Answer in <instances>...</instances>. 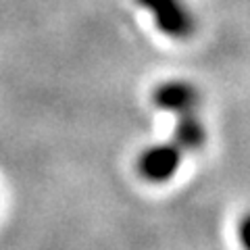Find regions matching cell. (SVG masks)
<instances>
[{"mask_svg": "<svg viewBox=\"0 0 250 250\" xmlns=\"http://www.w3.org/2000/svg\"><path fill=\"white\" fill-rule=\"evenodd\" d=\"M136 4L150 15L167 38L186 40L196 29V19L186 0H136Z\"/></svg>", "mask_w": 250, "mask_h": 250, "instance_id": "obj_1", "label": "cell"}, {"mask_svg": "<svg viewBox=\"0 0 250 250\" xmlns=\"http://www.w3.org/2000/svg\"><path fill=\"white\" fill-rule=\"evenodd\" d=\"M184 150L175 142H159L138 156V173L148 184H165L173 179L182 167Z\"/></svg>", "mask_w": 250, "mask_h": 250, "instance_id": "obj_2", "label": "cell"}, {"mask_svg": "<svg viewBox=\"0 0 250 250\" xmlns=\"http://www.w3.org/2000/svg\"><path fill=\"white\" fill-rule=\"evenodd\" d=\"M152 100L161 111L173 113L177 117V115H186V113L196 111L200 94L196 90V85H192L190 82L169 80V82H163L159 88L154 90Z\"/></svg>", "mask_w": 250, "mask_h": 250, "instance_id": "obj_3", "label": "cell"}, {"mask_svg": "<svg viewBox=\"0 0 250 250\" xmlns=\"http://www.w3.org/2000/svg\"><path fill=\"white\" fill-rule=\"evenodd\" d=\"M173 142L182 148L184 152H194L202 148V144L207 142V127L202 119L194 113L177 115V123L173 129Z\"/></svg>", "mask_w": 250, "mask_h": 250, "instance_id": "obj_4", "label": "cell"}, {"mask_svg": "<svg viewBox=\"0 0 250 250\" xmlns=\"http://www.w3.org/2000/svg\"><path fill=\"white\" fill-rule=\"evenodd\" d=\"M238 242H240L242 250H250V210L238 223Z\"/></svg>", "mask_w": 250, "mask_h": 250, "instance_id": "obj_5", "label": "cell"}]
</instances>
